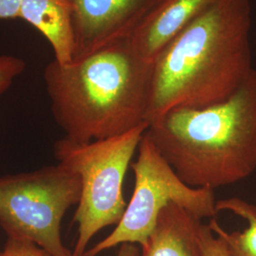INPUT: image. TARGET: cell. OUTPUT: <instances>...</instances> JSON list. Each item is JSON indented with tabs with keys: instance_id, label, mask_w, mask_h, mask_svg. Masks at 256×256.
<instances>
[{
	"instance_id": "1",
	"label": "cell",
	"mask_w": 256,
	"mask_h": 256,
	"mask_svg": "<svg viewBox=\"0 0 256 256\" xmlns=\"http://www.w3.org/2000/svg\"><path fill=\"white\" fill-rule=\"evenodd\" d=\"M250 0H218L152 64L148 124L176 108L228 99L254 70Z\"/></svg>"
},
{
	"instance_id": "2",
	"label": "cell",
	"mask_w": 256,
	"mask_h": 256,
	"mask_svg": "<svg viewBox=\"0 0 256 256\" xmlns=\"http://www.w3.org/2000/svg\"><path fill=\"white\" fill-rule=\"evenodd\" d=\"M152 63L130 38L68 64H46L44 81L64 137L90 142L116 137L147 122Z\"/></svg>"
},
{
	"instance_id": "3",
	"label": "cell",
	"mask_w": 256,
	"mask_h": 256,
	"mask_svg": "<svg viewBox=\"0 0 256 256\" xmlns=\"http://www.w3.org/2000/svg\"><path fill=\"white\" fill-rule=\"evenodd\" d=\"M184 182L214 189L256 170V70L228 99L205 108H176L146 131Z\"/></svg>"
},
{
	"instance_id": "4",
	"label": "cell",
	"mask_w": 256,
	"mask_h": 256,
	"mask_svg": "<svg viewBox=\"0 0 256 256\" xmlns=\"http://www.w3.org/2000/svg\"><path fill=\"white\" fill-rule=\"evenodd\" d=\"M148 126L144 122L124 134L90 142L66 137L55 142L54 152L58 164L72 170L82 183L74 216L78 236L72 256H84L92 238L122 220L128 207L124 180Z\"/></svg>"
},
{
	"instance_id": "5",
	"label": "cell",
	"mask_w": 256,
	"mask_h": 256,
	"mask_svg": "<svg viewBox=\"0 0 256 256\" xmlns=\"http://www.w3.org/2000/svg\"><path fill=\"white\" fill-rule=\"evenodd\" d=\"M81 192L80 176L61 164L0 176V227L8 238L32 242L50 256H72L61 226Z\"/></svg>"
},
{
	"instance_id": "6",
	"label": "cell",
	"mask_w": 256,
	"mask_h": 256,
	"mask_svg": "<svg viewBox=\"0 0 256 256\" xmlns=\"http://www.w3.org/2000/svg\"><path fill=\"white\" fill-rule=\"evenodd\" d=\"M137 152L136 162L130 165L135 176L134 191L122 220L106 238L88 248L84 256H97L124 243L146 248L160 212L171 202L200 220L214 218L218 212L214 191L194 188L184 182L146 133Z\"/></svg>"
},
{
	"instance_id": "7",
	"label": "cell",
	"mask_w": 256,
	"mask_h": 256,
	"mask_svg": "<svg viewBox=\"0 0 256 256\" xmlns=\"http://www.w3.org/2000/svg\"><path fill=\"white\" fill-rule=\"evenodd\" d=\"M68 1L72 10L75 60L131 36L162 0Z\"/></svg>"
},
{
	"instance_id": "8",
	"label": "cell",
	"mask_w": 256,
	"mask_h": 256,
	"mask_svg": "<svg viewBox=\"0 0 256 256\" xmlns=\"http://www.w3.org/2000/svg\"><path fill=\"white\" fill-rule=\"evenodd\" d=\"M218 0H162L129 37L138 54L152 63L176 37Z\"/></svg>"
},
{
	"instance_id": "9",
	"label": "cell",
	"mask_w": 256,
	"mask_h": 256,
	"mask_svg": "<svg viewBox=\"0 0 256 256\" xmlns=\"http://www.w3.org/2000/svg\"><path fill=\"white\" fill-rule=\"evenodd\" d=\"M202 220L178 204L169 203L160 212L140 256H202Z\"/></svg>"
},
{
	"instance_id": "10",
	"label": "cell",
	"mask_w": 256,
	"mask_h": 256,
	"mask_svg": "<svg viewBox=\"0 0 256 256\" xmlns=\"http://www.w3.org/2000/svg\"><path fill=\"white\" fill-rule=\"evenodd\" d=\"M18 18L46 38L54 50V61L68 64L74 60V19L68 0H23Z\"/></svg>"
},
{
	"instance_id": "11",
	"label": "cell",
	"mask_w": 256,
	"mask_h": 256,
	"mask_svg": "<svg viewBox=\"0 0 256 256\" xmlns=\"http://www.w3.org/2000/svg\"><path fill=\"white\" fill-rule=\"evenodd\" d=\"M216 210H230L246 220L247 229L242 232H228L216 220L209 223L214 234L221 238L229 256H256V206L238 198L216 202Z\"/></svg>"
},
{
	"instance_id": "12",
	"label": "cell",
	"mask_w": 256,
	"mask_h": 256,
	"mask_svg": "<svg viewBox=\"0 0 256 256\" xmlns=\"http://www.w3.org/2000/svg\"><path fill=\"white\" fill-rule=\"evenodd\" d=\"M26 63L12 55H0V94L7 92L14 80L24 72Z\"/></svg>"
},
{
	"instance_id": "13",
	"label": "cell",
	"mask_w": 256,
	"mask_h": 256,
	"mask_svg": "<svg viewBox=\"0 0 256 256\" xmlns=\"http://www.w3.org/2000/svg\"><path fill=\"white\" fill-rule=\"evenodd\" d=\"M200 240L202 256H229L223 240L214 234L209 224L202 223Z\"/></svg>"
},
{
	"instance_id": "14",
	"label": "cell",
	"mask_w": 256,
	"mask_h": 256,
	"mask_svg": "<svg viewBox=\"0 0 256 256\" xmlns=\"http://www.w3.org/2000/svg\"><path fill=\"white\" fill-rule=\"evenodd\" d=\"M42 248L32 242L7 238L0 256H46Z\"/></svg>"
},
{
	"instance_id": "15",
	"label": "cell",
	"mask_w": 256,
	"mask_h": 256,
	"mask_svg": "<svg viewBox=\"0 0 256 256\" xmlns=\"http://www.w3.org/2000/svg\"><path fill=\"white\" fill-rule=\"evenodd\" d=\"M23 0H0V20L18 18Z\"/></svg>"
},
{
	"instance_id": "16",
	"label": "cell",
	"mask_w": 256,
	"mask_h": 256,
	"mask_svg": "<svg viewBox=\"0 0 256 256\" xmlns=\"http://www.w3.org/2000/svg\"><path fill=\"white\" fill-rule=\"evenodd\" d=\"M46 256H50L46 254ZM116 256H140V252L136 244L124 243L120 245L119 250Z\"/></svg>"
}]
</instances>
